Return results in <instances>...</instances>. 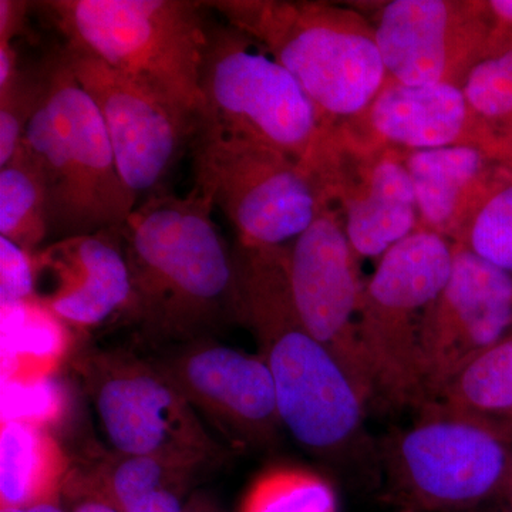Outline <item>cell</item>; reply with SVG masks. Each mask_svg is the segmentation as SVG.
<instances>
[{"label":"cell","mask_w":512,"mask_h":512,"mask_svg":"<svg viewBox=\"0 0 512 512\" xmlns=\"http://www.w3.org/2000/svg\"><path fill=\"white\" fill-rule=\"evenodd\" d=\"M212 210L197 188L184 197L160 192L140 202L120 228L133 285L124 319L151 348L215 338L242 325L237 249Z\"/></svg>","instance_id":"1"},{"label":"cell","mask_w":512,"mask_h":512,"mask_svg":"<svg viewBox=\"0 0 512 512\" xmlns=\"http://www.w3.org/2000/svg\"><path fill=\"white\" fill-rule=\"evenodd\" d=\"M242 326L274 377L282 426L299 446L335 466L372 456L369 407L335 356L303 325L289 292L286 248L237 245Z\"/></svg>","instance_id":"2"},{"label":"cell","mask_w":512,"mask_h":512,"mask_svg":"<svg viewBox=\"0 0 512 512\" xmlns=\"http://www.w3.org/2000/svg\"><path fill=\"white\" fill-rule=\"evenodd\" d=\"M42 62V96L22 146L45 180L47 244L121 228L138 200L121 178L100 111L63 47Z\"/></svg>","instance_id":"3"},{"label":"cell","mask_w":512,"mask_h":512,"mask_svg":"<svg viewBox=\"0 0 512 512\" xmlns=\"http://www.w3.org/2000/svg\"><path fill=\"white\" fill-rule=\"evenodd\" d=\"M298 80L329 126L365 113L387 82L372 20L328 2H205Z\"/></svg>","instance_id":"4"},{"label":"cell","mask_w":512,"mask_h":512,"mask_svg":"<svg viewBox=\"0 0 512 512\" xmlns=\"http://www.w3.org/2000/svg\"><path fill=\"white\" fill-rule=\"evenodd\" d=\"M64 45L96 57L200 123L201 72L211 23L192 0H49L37 3Z\"/></svg>","instance_id":"5"},{"label":"cell","mask_w":512,"mask_h":512,"mask_svg":"<svg viewBox=\"0 0 512 512\" xmlns=\"http://www.w3.org/2000/svg\"><path fill=\"white\" fill-rule=\"evenodd\" d=\"M198 131L271 148L312 165L329 124L292 76L251 37L211 23Z\"/></svg>","instance_id":"6"},{"label":"cell","mask_w":512,"mask_h":512,"mask_svg":"<svg viewBox=\"0 0 512 512\" xmlns=\"http://www.w3.org/2000/svg\"><path fill=\"white\" fill-rule=\"evenodd\" d=\"M453 261V242L420 228L387 251L365 282L357 335L372 383V404L393 412L426 406L421 328L450 278Z\"/></svg>","instance_id":"7"},{"label":"cell","mask_w":512,"mask_h":512,"mask_svg":"<svg viewBox=\"0 0 512 512\" xmlns=\"http://www.w3.org/2000/svg\"><path fill=\"white\" fill-rule=\"evenodd\" d=\"M380 448L394 494L416 510H471L503 493L512 471V431L434 402Z\"/></svg>","instance_id":"8"},{"label":"cell","mask_w":512,"mask_h":512,"mask_svg":"<svg viewBox=\"0 0 512 512\" xmlns=\"http://www.w3.org/2000/svg\"><path fill=\"white\" fill-rule=\"evenodd\" d=\"M72 367L111 450L208 470L224 463L228 448L153 357L130 348H87L76 353Z\"/></svg>","instance_id":"9"},{"label":"cell","mask_w":512,"mask_h":512,"mask_svg":"<svg viewBox=\"0 0 512 512\" xmlns=\"http://www.w3.org/2000/svg\"><path fill=\"white\" fill-rule=\"evenodd\" d=\"M191 153L194 188L220 208L239 247L288 248L325 204L311 165L271 148L198 131Z\"/></svg>","instance_id":"10"},{"label":"cell","mask_w":512,"mask_h":512,"mask_svg":"<svg viewBox=\"0 0 512 512\" xmlns=\"http://www.w3.org/2000/svg\"><path fill=\"white\" fill-rule=\"evenodd\" d=\"M311 167L359 261L382 258L420 229L404 151L367 143L336 124L326 128Z\"/></svg>","instance_id":"11"},{"label":"cell","mask_w":512,"mask_h":512,"mask_svg":"<svg viewBox=\"0 0 512 512\" xmlns=\"http://www.w3.org/2000/svg\"><path fill=\"white\" fill-rule=\"evenodd\" d=\"M63 50L100 111L128 190L137 200L165 192V183L197 136L198 120L89 53L66 45Z\"/></svg>","instance_id":"12"},{"label":"cell","mask_w":512,"mask_h":512,"mask_svg":"<svg viewBox=\"0 0 512 512\" xmlns=\"http://www.w3.org/2000/svg\"><path fill=\"white\" fill-rule=\"evenodd\" d=\"M286 275L303 325L335 356L370 406L372 383L357 335L365 284L342 218L326 198L311 227L286 248Z\"/></svg>","instance_id":"13"},{"label":"cell","mask_w":512,"mask_h":512,"mask_svg":"<svg viewBox=\"0 0 512 512\" xmlns=\"http://www.w3.org/2000/svg\"><path fill=\"white\" fill-rule=\"evenodd\" d=\"M154 362L222 436L241 447H269L284 429L274 377L262 356L217 338L164 346Z\"/></svg>","instance_id":"14"},{"label":"cell","mask_w":512,"mask_h":512,"mask_svg":"<svg viewBox=\"0 0 512 512\" xmlns=\"http://www.w3.org/2000/svg\"><path fill=\"white\" fill-rule=\"evenodd\" d=\"M512 332V274L454 244L450 278L424 319L420 376L426 404L439 402L476 357Z\"/></svg>","instance_id":"15"},{"label":"cell","mask_w":512,"mask_h":512,"mask_svg":"<svg viewBox=\"0 0 512 512\" xmlns=\"http://www.w3.org/2000/svg\"><path fill=\"white\" fill-rule=\"evenodd\" d=\"M372 23L387 80L407 86L461 87L493 33L487 2L473 0H392Z\"/></svg>","instance_id":"16"},{"label":"cell","mask_w":512,"mask_h":512,"mask_svg":"<svg viewBox=\"0 0 512 512\" xmlns=\"http://www.w3.org/2000/svg\"><path fill=\"white\" fill-rule=\"evenodd\" d=\"M35 301L66 328L126 318L133 285L120 228L49 242L33 255Z\"/></svg>","instance_id":"17"},{"label":"cell","mask_w":512,"mask_h":512,"mask_svg":"<svg viewBox=\"0 0 512 512\" xmlns=\"http://www.w3.org/2000/svg\"><path fill=\"white\" fill-rule=\"evenodd\" d=\"M342 126L367 143L396 150L470 146L511 161L456 84L407 86L387 80L365 113Z\"/></svg>","instance_id":"18"},{"label":"cell","mask_w":512,"mask_h":512,"mask_svg":"<svg viewBox=\"0 0 512 512\" xmlns=\"http://www.w3.org/2000/svg\"><path fill=\"white\" fill-rule=\"evenodd\" d=\"M208 468L154 456L92 448L67 480L99 495L119 512H185V495Z\"/></svg>","instance_id":"19"},{"label":"cell","mask_w":512,"mask_h":512,"mask_svg":"<svg viewBox=\"0 0 512 512\" xmlns=\"http://www.w3.org/2000/svg\"><path fill=\"white\" fill-rule=\"evenodd\" d=\"M497 161L470 146L404 151L420 228L458 244Z\"/></svg>","instance_id":"20"},{"label":"cell","mask_w":512,"mask_h":512,"mask_svg":"<svg viewBox=\"0 0 512 512\" xmlns=\"http://www.w3.org/2000/svg\"><path fill=\"white\" fill-rule=\"evenodd\" d=\"M72 460L45 424L2 420L0 510L62 501Z\"/></svg>","instance_id":"21"},{"label":"cell","mask_w":512,"mask_h":512,"mask_svg":"<svg viewBox=\"0 0 512 512\" xmlns=\"http://www.w3.org/2000/svg\"><path fill=\"white\" fill-rule=\"evenodd\" d=\"M2 312L3 382L52 376L69 350V328L36 301Z\"/></svg>","instance_id":"22"},{"label":"cell","mask_w":512,"mask_h":512,"mask_svg":"<svg viewBox=\"0 0 512 512\" xmlns=\"http://www.w3.org/2000/svg\"><path fill=\"white\" fill-rule=\"evenodd\" d=\"M439 402L512 431V332L476 357Z\"/></svg>","instance_id":"23"},{"label":"cell","mask_w":512,"mask_h":512,"mask_svg":"<svg viewBox=\"0 0 512 512\" xmlns=\"http://www.w3.org/2000/svg\"><path fill=\"white\" fill-rule=\"evenodd\" d=\"M0 237L32 255L49 241L45 180L23 146L0 167Z\"/></svg>","instance_id":"24"},{"label":"cell","mask_w":512,"mask_h":512,"mask_svg":"<svg viewBox=\"0 0 512 512\" xmlns=\"http://www.w3.org/2000/svg\"><path fill=\"white\" fill-rule=\"evenodd\" d=\"M461 89L512 161V35L491 33L487 49L468 70Z\"/></svg>","instance_id":"25"},{"label":"cell","mask_w":512,"mask_h":512,"mask_svg":"<svg viewBox=\"0 0 512 512\" xmlns=\"http://www.w3.org/2000/svg\"><path fill=\"white\" fill-rule=\"evenodd\" d=\"M458 244L512 274V161H497Z\"/></svg>","instance_id":"26"},{"label":"cell","mask_w":512,"mask_h":512,"mask_svg":"<svg viewBox=\"0 0 512 512\" xmlns=\"http://www.w3.org/2000/svg\"><path fill=\"white\" fill-rule=\"evenodd\" d=\"M241 512H335V498L320 478L279 470L256 481Z\"/></svg>","instance_id":"27"},{"label":"cell","mask_w":512,"mask_h":512,"mask_svg":"<svg viewBox=\"0 0 512 512\" xmlns=\"http://www.w3.org/2000/svg\"><path fill=\"white\" fill-rule=\"evenodd\" d=\"M43 87V62L20 66L8 86L0 89V167L18 153Z\"/></svg>","instance_id":"28"},{"label":"cell","mask_w":512,"mask_h":512,"mask_svg":"<svg viewBox=\"0 0 512 512\" xmlns=\"http://www.w3.org/2000/svg\"><path fill=\"white\" fill-rule=\"evenodd\" d=\"M35 301L33 255L15 242L0 237V303L2 309Z\"/></svg>","instance_id":"29"},{"label":"cell","mask_w":512,"mask_h":512,"mask_svg":"<svg viewBox=\"0 0 512 512\" xmlns=\"http://www.w3.org/2000/svg\"><path fill=\"white\" fill-rule=\"evenodd\" d=\"M30 3L0 0V46L13 45L15 37L25 30Z\"/></svg>","instance_id":"30"},{"label":"cell","mask_w":512,"mask_h":512,"mask_svg":"<svg viewBox=\"0 0 512 512\" xmlns=\"http://www.w3.org/2000/svg\"><path fill=\"white\" fill-rule=\"evenodd\" d=\"M62 500L66 501L69 512H119L99 495L90 493L86 488L66 480Z\"/></svg>","instance_id":"31"},{"label":"cell","mask_w":512,"mask_h":512,"mask_svg":"<svg viewBox=\"0 0 512 512\" xmlns=\"http://www.w3.org/2000/svg\"><path fill=\"white\" fill-rule=\"evenodd\" d=\"M487 8L493 20V33L512 35V0H490Z\"/></svg>","instance_id":"32"},{"label":"cell","mask_w":512,"mask_h":512,"mask_svg":"<svg viewBox=\"0 0 512 512\" xmlns=\"http://www.w3.org/2000/svg\"><path fill=\"white\" fill-rule=\"evenodd\" d=\"M0 512H69V510L63 508L62 501H49V503L26 505V507L2 508Z\"/></svg>","instance_id":"33"},{"label":"cell","mask_w":512,"mask_h":512,"mask_svg":"<svg viewBox=\"0 0 512 512\" xmlns=\"http://www.w3.org/2000/svg\"><path fill=\"white\" fill-rule=\"evenodd\" d=\"M498 503H500V507L505 512H512V471L507 484H505L503 493H501V497L498 498Z\"/></svg>","instance_id":"34"},{"label":"cell","mask_w":512,"mask_h":512,"mask_svg":"<svg viewBox=\"0 0 512 512\" xmlns=\"http://www.w3.org/2000/svg\"><path fill=\"white\" fill-rule=\"evenodd\" d=\"M185 512H214L208 507L207 504L202 503V501L194 500L190 505H187V511Z\"/></svg>","instance_id":"35"},{"label":"cell","mask_w":512,"mask_h":512,"mask_svg":"<svg viewBox=\"0 0 512 512\" xmlns=\"http://www.w3.org/2000/svg\"><path fill=\"white\" fill-rule=\"evenodd\" d=\"M497 512H505L503 508L500 507V510H497Z\"/></svg>","instance_id":"36"}]
</instances>
